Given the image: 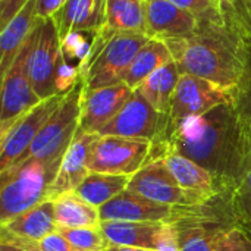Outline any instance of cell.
<instances>
[{
    "mask_svg": "<svg viewBox=\"0 0 251 251\" xmlns=\"http://www.w3.org/2000/svg\"><path fill=\"white\" fill-rule=\"evenodd\" d=\"M243 68L232 90V104L251 129V35L243 32Z\"/></svg>",
    "mask_w": 251,
    "mask_h": 251,
    "instance_id": "cell-28",
    "label": "cell"
},
{
    "mask_svg": "<svg viewBox=\"0 0 251 251\" xmlns=\"http://www.w3.org/2000/svg\"><path fill=\"white\" fill-rule=\"evenodd\" d=\"M179 153L207 169L225 191H234L251 171V129L232 103L168 124L151 151Z\"/></svg>",
    "mask_w": 251,
    "mask_h": 251,
    "instance_id": "cell-1",
    "label": "cell"
},
{
    "mask_svg": "<svg viewBox=\"0 0 251 251\" xmlns=\"http://www.w3.org/2000/svg\"><path fill=\"white\" fill-rule=\"evenodd\" d=\"M156 159H162L178 184L193 194L203 199H212L213 196L225 191L207 169L179 153L169 150L151 151L149 162Z\"/></svg>",
    "mask_w": 251,
    "mask_h": 251,
    "instance_id": "cell-18",
    "label": "cell"
},
{
    "mask_svg": "<svg viewBox=\"0 0 251 251\" xmlns=\"http://www.w3.org/2000/svg\"><path fill=\"white\" fill-rule=\"evenodd\" d=\"M241 32L251 35V0H226Z\"/></svg>",
    "mask_w": 251,
    "mask_h": 251,
    "instance_id": "cell-35",
    "label": "cell"
},
{
    "mask_svg": "<svg viewBox=\"0 0 251 251\" xmlns=\"http://www.w3.org/2000/svg\"><path fill=\"white\" fill-rule=\"evenodd\" d=\"M63 99L65 96L56 94L41 100L29 112L21 116L6 132L0 134V172L12 168L26 153Z\"/></svg>",
    "mask_w": 251,
    "mask_h": 251,
    "instance_id": "cell-11",
    "label": "cell"
},
{
    "mask_svg": "<svg viewBox=\"0 0 251 251\" xmlns=\"http://www.w3.org/2000/svg\"><path fill=\"white\" fill-rule=\"evenodd\" d=\"M82 79V72L81 68L75 63L68 62L60 50V60L56 69V75H54V91L56 94L60 96H66L68 93H71L78 82Z\"/></svg>",
    "mask_w": 251,
    "mask_h": 251,
    "instance_id": "cell-32",
    "label": "cell"
},
{
    "mask_svg": "<svg viewBox=\"0 0 251 251\" xmlns=\"http://www.w3.org/2000/svg\"><path fill=\"white\" fill-rule=\"evenodd\" d=\"M153 143L140 138L100 135L94 143L90 159V172L132 176L149 163Z\"/></svg>",
    "mask_w": 251,
    "mask_h": 251,
    "instance_id": "cell-7",
    "label": "cell"
},
{
    "mask_svg": "<svg viewBox=\"0 0 251 251\" xmlns=\"http://www.w3.org/2000/svg\"><path fill=\"white\" fill-rule=\"evenodd\" d=\"M107 0H68L53 16L60 40L71 31H101L106 25Z\"/></svg>",
    "mask_w": 251,
    "mask_h": 251,
    "instance_id": "cell-20",
    "label": "cell"
},
{
    "mask_svg": "<svg viewBox=\"0 0 251 251\" xmlns=\"http://www.w3.org/2000/svg\"><path fill=\"white\" fill-rule=\"evenodd\" d=\"M0 251H29V250H25V249L16 247V246L9 244V243H0Z\"/></svg>",
    "mask_w": 251,
    "mask_h": 251,
    "instance_id": "cell-41",
    "label": "cell"
},
{
    "mask_svg": "<svg viewBox=\"0 0 251 251\" xmlns=\"http://www.w3.org/2000/svg\"><path fill=\"white\" fill-rule=\"evenodd\" d=\"M150 38L143 32H116L112 35L87 68L82 76L85 88L96 90L124 82L135 54Z\"/></svg>",
    "mask_w": 251,
    "mask_h": 251,
    "instance_id": "cell-6",
    "label": "cell"
},
{
    "mask_svg": "<svg viewBox=\"0 0 251 251\" xmlns=\"http://www.w3.org/2000/svg\"><path fill=\"white\" fill-rule=\"evenodd\" d=\"M60 162L26 160L0 172V224H4L49 200Z\"/></svg>",
    "mask_w": 251,
    "mask_h": 251,
    "instance_id": "cell-4",
    "label": "cell"
},
{
    "mask_svg": "<svg viewBox=\"0 0 251 251\" xmlns=\"http://www.w3.org/2000/svg\"><path fill=\"white\" fill-rule=\"evenodd\" d=\"M168 124L169 116L157 112L137 90H134L122 110L100 131V135H118L156 143L165 134Z\"/></svg>",
    "mask_w": 251,
    "mask_h": 251,
    "instance_id": "cell-13",
    "label": "cell"
},
{
    "mask_svg": "<svg viewBox=\"0 0 251 251\" xmlns=\"http://www.w3.org/2000/svg\"><path fill=\"white\" fill-rule=\"evenodd\" d=\"M32 38L34 32L28 37L13 63L1 74L0 134L6 132L21 116L41 101L32 88L28 74V54Z\"/></svg>",
    "mask_w": 251,
    "mask_h": 251,
    "instance_id": "cell-8",
    "label": "cell"
},
{
    "mask_svg": "<svg viewBox=\"0 0 251 251\" xmlns=\"http://www.w3.org/2000/svg\"><path fill=\"white\" fill-rule=\"evenodd\" d=\"M53 201L57 231L69 228H97L101 224L99 209L85 201L75 191L65 193Z\"/></svg>",
    "mask_w": 251,
    "mask_h": 251,
    "instance_id": "cell-24",
    "label": "cell"
},
{
    "mask_svg": "<svg viewBox=\"0 0 251 251\" xmlns=\"http://www.w3.org/2000/svg\"><path fill=\"white\" fill-rule=\"evenodd\" d=\"M216 251H251V225L240 221L222 234Z\"/></svg>",
    "mask_w": 251,
    "mask_h": 251,
    "instance_id": "cell-31",
    "label": "cell"
},
{
    "mask_svg": "<svg viewBox=\"0 0 251 251\" xmlns=\"http://www.w3.org/2000/svg\"><path fill=\"white\" fill-rule=\"evenodd\" d=\"M172 60V53L168 44L163 40L150 38L135 54L124 82L135 90L149 75Z\"/></svg>",
    "mask_w": 251,
    "mask_h": 251,
    "instance_id": "cell-26",
    "label": "cell"
},
{
    "mask_svg": "<svg viewBox=\"0 0 251 251\" xmlns=\"http://www.w3.org/2000/svg\"><path fill=\"white\" fill-rule=\"evenodd\" d=\"M60 43L53 18L38 19L28 54V74L32 88L41 100L56 96L54 75L60 60Z\"/></svg>",
    "mask_w": 251,
    "mask_h": 251,
    "instance_id": "cell-9",
    "label": "cell"
},
{
    "mask_svg": "<svg viewBox=\"0 0 251 251\" xmlns=\"http://www.w3.org/2000/svg\"><path fill=\"white\" fill-rule=\"evenodd\" d=\"M234 207L240 219L251 225V171L243 182L232 191Z\"/></svg>",
    "mask_w": 251,
    "mask_h": 251,
    "instance_id": "cell-34",
    "label": "cell"
},
{
    "mask_svg": "<svg viewBox=\"0 0 251 251\" xmlns=\"http://www.w3.org/2000/svg\"><path fill=\"white\" fill-rule=\"evenodd\" d=\"M0 243H9V244H13L16 247L29 251H78L57 231L47 235L41 241H16V240L0 238Z\"/></svg>",
    "mask_w": 251,
    "mask_h": 251,
    "instance_id": "cell-33",
    "label": "cell"
},
{
    "mask_svg": "<svg viewBox=\"0 0 251 251\" xmlns=\"http://www.w3.org/2000/svg\"><path fill=\"white\" fill-rule=\"evenodd\" d=\"M99 137L100 134L85 132L78 126L72 143L63 154L57 175L49 193V200H54L65 193L75 191L76 187L91 174L88 169V159Z\"/></svg>",
    "mask_w": 251,
    "mask_h": 251,
    "instance_id": "cell-15",
    "label": "cell"
},
{
    "mask_svg": "<svg viewBox=\"0 0 251 251\" xmlns=\"http://www.w3.org/2000/svg\"><path fill=\"white\" fill-rule=\"evenodd\" d=\"M72 247L78 251H104L109 246V240L103 234L101 228H69L59 229Z\"/></svg>",
    "mask_w": 251,
    "mask_h": 251,
    "instance_id": "cell-30",
    "label": "cell"
},
{
    "mask_svg": "<svg viewBox=\"0 0 251 251\" xmlns=\"http://www.w3.org/2000/svg\"><path fill=\"white\" fill-rule=\"evenodd\" d=\"M156 251H181L179 234L172 222H165L157 237Z\"/></svg>",
    "mask_w": 251,
    "mask_h": 251,
    "instance_id": "cell-37",
    "label": "cell"
},
{
    "mask_svg": "<svg viewBox=\"0 0 251 251\" xmlns=\"http://www.w3.org/2000/svg\"><path fill=\"white\" fill-rule=\"evenodd\" d=\"M181 69L176 62H169L149 75L135 88L157 112L168 115L174 93L181 78Z\"/></svg>",
    "mask_w": 251,
    "mask_h": 251,
    "instance_id": "cell-23",
    "label": "cell"
},
{
    "mask_svg": "<svg viewBox=\"0 0 251 251\" xmlns=\"http://www.w3.org/2000/svg\"><path fill=\"white\" fill-rule=\"evenodd\" d=\"M126 190L174 207H191L209 200L182 188L162 159L149 162L134 174Z\"/></svg>",
    "mask_w": 251,
    "mask_h": 251,
    "instance_id": "cell-12",
    "label": "cell"
},
{
    "mask_svg": "<svg viewBox=\"0 0 251 251\" xmlns=\"http://www.w3.org/2000/svg\"><path fill=\"white\" fill-rule=\"evenodd\" d=\"M225 103H232V90L191 74H181L168 113L169 122L201 116Z\"/></svg>",
    "mask_w": 251,
    "mask_h": 251,
    "instance_id": "cell-10",
    "label": "cell"
},
{
    "mask_svg": "<svg viewBox=\"0 0 251 251\" xmlns=\"http://www.w3.org/2000/svg\"><path fill=\"white\" fill-rule=\"evenodd\" d=\"M84 90L85 84L84 79H81L78 85L65 96L63 101L38 132L31 147L13 166H18L26 160H38L44 163L62 162L63 154L66 153L79 126Z\"/></svg>",
    "mask_w": 251,
    "mask_h": 251,
    "instance_id": "cell-5",
    "label": "cell"
},
{
    "mask_svg": "<svg viewBox=\"0 0 251 251\" xmlns=\"http://www.w3.org/2000/svg\"><path fill=\"white\" fill-rule=\"evenodd\" d=\"M38 24L37 0H29L10 21L1 28L0 34V69L1 74L13 63L28 37Z\"/></svg>",
    "mask_w": 251,
    "mask_h": 251,
    "instance_id": "cell-21",
    "label": "cell"
},
{
    "mask_svg": "<svg viewBox=\"0 0 251 251\" xmlns=\"http://www.w3.org/2000/svg\"><path fill=\"white\" fill-rule=\"evenodd\" d=\"M104 29L110 34H147L146 0H107Z\"/></svg>",
    "mask_w": 251,
    "mask_h": 251,
    "instance_id": "cell-25",
    "label": "cell"
},
{
    "mask_svg": "<svg viewBox=\"0 0 251 251\" xmlns=\"http://www.w3.org/2000/svg\"><path fill=\"white\" fill-rule=\"evenodd\" d=\"M147 35L159 40H172L191 35L199 26V18L168 1L146 0Z\"/></svg>",
    "mask_w": 251,
    "mask_h": 251,
    "instance_id": "cell-17",
    "label": "cell"
},
{
    "mask_svg": "<svg viewBox=\"0 0 251 251\" xmlns=\"http://www.w3.org/2000/svg\"><path fill=\"white\" fill-rule=\"evenodd\" d=\"M174 206L156 203L132 191H122L99 209L101 221L124 222H171L175 215Z\"/></svg>",
    "mask_w": 251,
    "mask_h": 251,
    "instance_id": "cell-16",
    "label": "cell"
},
{
    "mask_svg": "<svg viewBox=\"0 0 251 251\" xmlns=\"http://www.w3.org/2000/svg\"><path fill=\"white\" fill-rule=\"evenodd\" d=\"M182 74H191L234 90L243 68V32L228 7L199 18L197 29L165 41Z\"/></svg>",
    "mask_w": 251,
    "mask_h": 251,
    "instance_id": "cell-2",
    "label": "cell"
},
{
    "mask_svg": "<svg viewBox=\"0 0 251 251\" xmlns=\"http://www.w3.org/2000/svg\"><path fill=\"white\" fill-rule=\"evenodd\" d=\"M215 1H216V3H224L225 0H215Z\"/></svg>",
    "mask_w": 251,
    "mask_h": 251,
    "instance_id": "cell-42",
    "label": "cell"
},
{
    "mask_svg": "<svg viewBox=\"0 0 251 251\" xmlns=\"http://www.w3.org/2000/svg\"><path fill=\"white\" fill-rule=\"evenodd\" d=\"M191 13H194L197 18L207 16L222 7L224 3H216L215 0H168Z\"/></svg>",
    "mask_w": 251,
    "mask_h": 251,
    "instance_id": "cell-36",
    "label": "cell"
},
{
    "mask_svg": "<svg viewBox=\"0 0 251 251\" xmlns=\"http://www.w3.org/2000/svg\"><path fill=\"white\" fill-rule=\"evenodd\" d=\"M97 34L99 31H71L60 40V50L63 57L68 62L78 65L81 68L82 76L88 68Z\"/></svg>",
    "mask_w": 251,
    "mask_h": 251,
    "instance_id": "cell-29",
    "label": "cell"
},
{
    "mask_svg": "<svg viewBox=\"0 0 251 251\" xmlns=\"http://www.w3.org/2000/svg\"><path fill=\"white\" fill-rule=\"evenodd\" d=\"M104 251H153L146 250V249H138V247H128V246H109Z\"/></svg>",
    "mask_w": 251,
    "mask_h": 251,
    "instance_id": "cell-40",
    "label": "cell"
},
{
    "mask_svg": "<svg viewBox=\"0 0 251 251\" xmlns=\"http://www.w3.org/2000/svg\"><path fill=\"white\" fill-rule=\"evenodd\" d=\"M240 221L232 191H224L201 204L176 207L171 222L178 229L181 251H216L222 234Z\"/></svg>",
    "mask_w": 251,
    "mask_h": 251,
    "instance_id": "cell-3",
    "label": "cell"
},
{
    "mask_svg": "<svg viewBox=\"0 0 251 251\" xmlns=\"http://www.w3.org/2000/svg\"><path fill=\"white\" fill-rule=\"evenodd\" d=\"M131 176L126 175H109L91 172L75 190V193L85 201L100 209L112 199L126 190Z\"/></svg>",
    "mask_w": 251,
    "mask_h": 251,
    "instance_id": "cell-27",
    "label": "cell"
},
{
    "mask_svg": "<svg viewBox=\"0 0 251 251\" xmlns=\"http://www.w3.org/2000/svg\"><path fill=\"white\" fill-rule=\"evenodd\" d=\"M28 1L29 0H0V28L6 26Z\"/></svg>",
    "mask_w": 251,
    "mask_h": 251,
    "instance_id": "cell-38",
    "label": "cell"
},
{
    "mask_svg": "<svg viewBox=\"0 0 251 251\" xmlns=\"http://www.w3.org/2000/svg\"><path fill=\"white\" fill-rule=\"evenodd\" d=\"M134 90L125 82L96 90H84L81 100L79 128L85 132L100 134L122 110Z\"/></svg>",
    "mask_w": 251,
    "mask_h": 251,
    "instance_id": "cell-14",
    "label": "cell"
},
{
    "mask_svg": "<svg viewBox=\"0 0 251 251\" xmlns=\"http://www.w3.org/2000/svg\"><path fill=\"white\" fill-rule=\"evenodd\" d=\"M68 0H37V18L47 19L53 18Z\"/></svg>",
    "mask_w": 251,
    "mask_h": 251,
    "instance_id": "cell-39",
    "label": "cell"
},
{
    "mask_svg": "<svg viewBox=\"0 0 251 251\" xmlns=\"http://www.w3.org/2000/svg\"><path fill=\"white\" fill-rule=\"evenodd\" d=\"M57 231L54 201L46 200L31 210L0 224V238L16 241H41Z\"/></svg>",
    "mask_w": 251,
    "mask_h": 251,
    "instance_id": "cell-19",
    "label": "cell"
},
{
    "mask_svg": "<svg viewBox=\"0 0 251 251\" xmlns=\"http://www.w3.org/2000/svg\"><path fill=\"white\" fill-rule=\"evenodd\" d=\"M165 222L101 221L100 228L112 246H128L156 251L157 237Z\"/></svg>",
    "mask_w": 251,
    "mask_h": 251,
    "instance_id": "cell-22",
    "label": "cell"
}]
</instances>
